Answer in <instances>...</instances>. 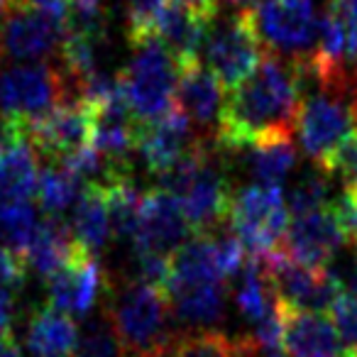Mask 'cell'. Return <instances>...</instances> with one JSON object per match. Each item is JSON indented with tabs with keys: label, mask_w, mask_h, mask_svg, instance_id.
Segmentation results:
<instances>
[{
	"label": "cell",
	"mask_w": 357,
	"mask_h": 357,
	"mask_svg": "<svg viewBox=\"0 0 357 357\" xmlns=\"http://www.w3.org/2000/svg\"><path fill=\"white\" fill-rule=\"evenodd\" d=\"M108 318L130 357H169L178 340L174 311L164 287L130 279L123 287L108 284Z\"/></svg>",
	"instance_id": "obj_2"
},
{
	"label": "cell",
	"mask_w": 357,
	"mask_h": 357,
	"mask_svg": "<svg viewBox=\"0 0 357 357\" xmlns=\"http://www.w3.org/2000/svg\"><path fill=\"white\" fill-rule=\"evenodd\" d=\"M301 98V74L294 59L267 52L257 69L225 96L215 144L233 152L269 137L294 135Z\"/></svg>",
	"instance_id": "obj_1"
},
{
	"label": "cell",
	"mask_w": 357,
	"mask_h": 357,
	"mask_svg": "<svg viewBox=\"0 0 357 357\" xmlns=\"http://www.w3.org/2000/svg\"><path fill=\"white\" fill-rule=\"evenodd\" d=\"M235 350H238V357H291V355H284L282 350H267V347H259L252 337H238L235 340Z\"/></svg>",
	"instance_id": "obj_38"
},
{
	"label": "cell",
	"mask_w": 357,
	"mask_h": 357,
	"mask_svg": "<svg viewBox=\"0 0 357 357\" xmlns=\"http://www.w3.org/2000/svg\"><path fill=\"white\" fill-rule=\"evenodd\" d=\"M252 17L267 52L303 59L316 47L318 20L313 17V0H262L252 8Z\"/></svg>",
	"instance_id": "obj_7"
},
{
	"label": "cell",
	"mask_w": 357,
	"mask_h": 357,
	"mask_svg": "<svg viewBox=\"0 0 357 357\" xmlns=\"http://www.w3.org/2000/svg\"><path fill=\"white\" fill-rule=\"evenodd\" d=\"M169 3L167 0H125V15H128V40L130 45L142 37L154 35L157 20Z\"/></svg>",
	"instance_id": "obj_31"
},
{
	"label": "cell",
	"mask_w": 357,
	"mask_h": 357,
	"mask_svg": "<svg viewBox=\"0 0 357 357\" xmlns=\"http://www.w3.org/2000/svg\"><path fill=\"white\" fill-rule=\"evenodd\" d=\"M76 245L79 243L71 233V225H66L61 218L47 215L45 223L37 225L35 235H32L22 255H25V262L32 272L50 279L74 255Z\"/></svg>",
	"instance_id": "obj_19"
},
{
	"label": "cell",
	"mask_w": 357,
	"mask_h": 357,
	"mask_svg": "<svg viewBox=\"0 0 357 357\" xmlns=\"http://www.w3.org/2000/svg\"><path fill=\"white\" fill-rule=\"evenodd\" d=\"M201 139L204 137L196 132L189 115L178 108V105H174L172 110H167L159 118L139 123L137 149L142 154L149 172L162 174L172 164H176L184 154H189Z\"/></svg>",
	"instance_id": "obj_15"
},
{
	"label": "cell",
	"mask_w": 357,
	"mask_h": 357,
	"mask_svg": "<svg viewBox=\"0 0 357 357\" xmlns=\"http://www.w3.org/2000/svg\"><path fill=\"white\" fill-rule=\"evenodd\" d=\"M125 100L139 123H147L176 103L178 61L157 35L132 42V59L118 71Z\"/></svg>",
	"instance_id": "obj_3"
},
{
	"label": "cell",
	"mask_w": 357,
	"mask_h": 357,
	"mask_svg": "<svg viewBox=\"0 0 357 357\" xmlns=\"http://www.w3.org/2000/svg\"><path fill=\"white\" fill-rule=\"evenodd\" d=\"M37 149L25 132V125L6 123L0 137V199L27 201L37 194Z\"/></svg>",
	"instance_id": "obj_16"
},
{
	"label": "cell",
	"mask_w": 357,
	"mask_h": 357,
	"mask_svg": "<svg viewBox=\"0 0 357 357\" xmlns=\"http://www.w3.org/2000/svg\"><path fill=\"white\" fill-rule=\"evenodd\" d=\"M37 230V215L27 201L0 199V250L25 252Z\"/></svg>",
	"instance_id": "obj_27"
},
{
	"label": "cell",
	"mask_w": 357,
	"mask_h": 357,
	"mask_svg": "<svg viewBox=\"0 0 357 357\" xmlns=\"http://www.w3.org/2000/svg\"><path fill=\"white\" fill-rule=\"evenodd\" d=\"M206 66L225 89H235L259 66L267 54L262 37L255 27L252 10H238L213 25L206 35Z\"/></svg>",
	"instance_id": "obj_5"
},
{
	"label": "cell",
	"mask_w": 357,
	"mask_h": 357,
	"mask_svg": "<svg viewBox=\"0 0 357 357\" xmlns=\"http://www.w3.org/2000/svg\"><path fill=\"white\" fill-rule=\"evenodd\" d=\"M172 3L196 13V15H201L208 22H213L215 15H218V0H172Z\"/></svg>",
	"instance_id": "obj_39"
},
{
	"label": "cell",
	"mask_w": 357,
	"mask_h": 357,
	"mask_svg": "<svg viewBox=\"0 0 357 357\" xmlns=\"http://www.w3.org/2000/svg\"><path fill=\"white\" fill-rule=\"evenodd\" d=\"M228 223L250 257L262 259L279 250L289 228V206L282 186L250 184L240 189L233 194Z\"/></svg>",
	"instance_id": "obj_4"
},
{
	"label": "cell",
	"mask_w": 357,
	"mask_h": 357,
	"mask_svg": "<svg viewBox=\"0 0 357 357\" xmlns=\"http://www.w3.org/2000/svg\"><path fill=\"white\" fill-rule=\"evenodd\" d=\"M355 352H357V350H355Z\"/></svg>",
	"instance_id": "obj_46"
},
{
	"label": "cell",
	"mask_w": 357,
	"mask_h": 357,
	"mask_svg": "<svg viewBox=\"0 0 357 357\" xmlns=\"http://www.w3.org/2000/svg\"><path fill=\"white\" fill-rule=\"evenodd\" d=\"M176 105L189 115L191 125L201 137L215 142L225 105V86L199 59L178 64Z\"/></svg>",
	"instance_id": "obj_14"
},
{
	"label": "cell",
	"mask_w": 357,
	"mask_h": 357,
	"mask_svg": "<svg viewBox=\"0 0 357 357\" xmlns=\"http://www.w3.org/2000/svg\"><path fill=\"white\" fill-rule=\"evenodd\" d=\"M328 174H340L345 189L357 191V132H352L326 162Z\"/></svg>",
	"instance_id": "obj_35"
},
{
	"label": "cell",
	"mask_w": 357,
	"mask_h": 357,
	"mask_svg": "<svg viewBox=\"0 0 357 357\" xmlns=\"http://www.w3.org/2000/svg\"><path fill=\"white\" fill-rule=\"evenodd\" d=\"M13 308H15V294L0 284V335H8V333H10Z\"/></svg>",
	"instance_id": "obj_40"
},
{
	"label": "cell",
	"mask_w": 357,
	"mask_h": 357,
	"mask_svg": "<svg viewBox=\"0 0 357 357\" xmlns=\"http://www.w3.org/2000/svg\"><path fill=\"white\" fill-rule=\"evenodd\" d=\"M79 328L69 313L52 306L37 308L27 326V350L32 357H74Z\"/></svg>",
	"instance_id": "obj_18"
},
{
	"label": "cell",
	"mask_w": 357,
	"mask_h": 357,
	"mask_svg": "<svg viewBox=\"0 0 357 357\" xmlns=\"http://www.w3.org/2000/svg\"><path fill=\"white\" fill-rule=\"evenodd\" d=\"M328 8L340 15L347 30V61L357 64V0H331Z\"/></svg>",
	"instance_id": "obj_37"
},
{
	"label": "cell",
	"mask_w": 357,
	"mask_h": 357,
	"mask_svg": "<svg viewBox=\"0 0 357 357\" xmlns=\"http://www.w3.org/2000/svg\"><path fill=\"white\" fill-rule=\"evenodd\" d=\"M169 357H238L235 340L218 331H191L178 335Z\"/></svg>",
	"instance_id": "obj_30"
},
{
	"label": "cell",
	"mask_w": 357,
	"mask_h": 357,
	"mask_svg": "<svg viewBox=\"0 0 357 357\" xmlns=\"http://www.w3.org/2000/svg\"><path fill=\"white\" fill-rule=\"evenodd\" d=\"M64 98H71V93L56 64L8 66L0 71V115L6 123L27 125Z\"/></svg>",
	"instance_id": "obj_6"
},
{
	"label": "cell",
	"mask_w": 357,
	"mask_h": 357,
	"mask_svg": "<svg viewBox=\"0 0 357 357\" xmlns=\"http://www.w3.org/2000/svg\"><path fill=\"white\" fill-rule=\"evenodd\" d=\"M64 37L66 27L61 22L25 3H17L0 27V56L13 61H42L59 52Z\"/></svg>",
	"instance_id": "obj_12"
},
{
	"label": "cell",
	"mask_w": 357,
	"mask_h": 357,
	"mask_svg": "<svg viewBox=\"0 0 357 357\" xmlns=\"http://www.w3.org/2000/svg\"><path fill=\"white\" fill-rule=\"evenodd\" d=\"M174 318L186 323L189 328L215 326L225 316V284L208 282L194 287L169 289Z\"/></svg>",
	"instance_id": "obj_22"
},
{
	"label": "cell",
	"mask_w": 357,
	"mask_h": 357,
	"mask_svg": "<svg viewBox=\"0 0 357 357\" xmlns=\"http://www.w3.org/2000/svg\"><path fill=\"white\" fill-rule=\"evenodd\" d=\"M100 184H103L105 191V204H108L113 235L115 238L132 240L135 230H137L144 194H139V189L130 178V174H115V176L105 178Z\"/></svg>",
	"instance_id": "obj_25"
},
{
	"label": "cell",
	"mask_w": 357,
	"mask_h": 357,
	"mask_svg": "<svg viewBox=\"0 0 357 357\" xmlns=\"http://www.w3.org/2000/svg\"><path fill=\"white\" fill-rule=\"evenodd\" d=\"M17 3L20 0H0V27H3V22L10 17V13L17 8Z\"/></svg>",
	"instance_id": "obj_42"
},
{
	"label": "cell",
	"mask_w": 357,
	"mask_h": 357,
	"mask_svg": "<svg viewBox=\"0 0 357 357\" xmlns=\"http://www.w3.org/2000/svg\"><path fill=\"white\" fill-rule=\"evenodd\" d=\"M71 233H74L76 243L89 250L91 255L103 252L108 245L113 225H110L108 204H105V191L100 181H93L81 191L74 218H71Z\"/></svg>",
	"instance_id": "obj_21"
},
{
	"label": "cell",
	"mask_w": 357,
	"mask_h": 357,
	"mask_svg": "<svg viewBox=\"0 0 357 357\" xmlns=\"http://www.w3.org/2000/svg\"><path fill=\"white\" fill-rule=\"evenodd\" d=\"M27 262L25 255L15 250H0V284L17 294L27 282Z\"/></svg>",
	"instance_id": "obj_36"
},
{
	"label": "cell",
	"mask_w": 357,
	"mask_h": 357,
	"mask_svg": "<svg viewBox=\"0 0 357 357\" xmlns=\"http://www.w3.org/2000/svg\"><path fill=\"white\" fill-rule=\"evenodd\" d=\"M326 272L333 277V282L337 284L342 294L357 296V243L347 240L335 257L328 262Z\"/></svg>",
	"instance_id": "obj_33"
},
{
	"label": "cell",
	"mask_w": 357,
	"mask_h": 357,
	"mask_svg": "<svg viewBox=\"0 0 357 357\" xmlns=\"http://www.w3.org/2000/svg\"><path fill=\"white\" fill-rule=\"evenodd\" d=\"M93 108L81 98H64L45 115L25 125L35 149L50 162H61L71 152L91 144Z\"/></svg>",
	"instance_id": "obj_9"
},
{
	"label": "cell",
	"mask_w": 357,
	"mask_h": 357,
	"mask_svg": "<svg viewBox=\"0 0 357 357\" xmlns=\"http://www.w3.org/2000/svg\"><path fill=\"white\" fill-rule=\"evenodd\" d=\"M6 135V120H3V115H0V137Z\"/></svg>",
	"instance_id": "obj_44"
},
{
	"label": "cell",
	"mask_w": 357,
	"mask_h": 357,
	"mask_svg": "<svg viewBox=\"0 0 357 357\" xmlns=\"http://www.w3.org/2000/svg\"><path fill=\"white\" fill-rule=\"evenodd\" d=\"M245 245L240 243V238L228 230V233H213V255H215V264H218L220 274L225 279L228 277H238L245 267Z\"/></svg>",
	"instance_id": "obj_32"
},
{
	"label": "cell",
	"mask_w": 357,
	"mask_h": 357,
	"mask_svg": "<svg viewBox=\"0 0 357 357\" xmlns=\"http://www.w3.org/2000/svg\"><path fill=\"white\" fill-rule=\"evenodd\" d=\"M347 240L350 238H347L340 211H337L335 204L294 215V220L287 228V235H284L282 248L306 267L326 269L328 262L335 257L337 250Z\"/></svg>",
	"instance_id": "obj_10"
},
{
	"label": "cell",
	"mask_w": 357,
	"mask_h": 357,
	"mask_svg": "<svg viewBox=\"0 0 357 357\" xmlns=\"http://www.w3.org/2000/svg\"><path fill=\"white\" fill-rule=\"evenodd\" d=\"M230 6L238 8V10H252L255 6H257L259 0H228Z\"/></svg>",
	"instance_id": "obj_43"
},
{
	"label": "cell",
	"mask_w": 357,
	"mask_h": 357,
	"mask_svg": "<svg viewBox=\"0 0 357 357\" xmlns=\"http://www.w3.org/2000/svg\"><path fill=\"white\" fill-rule=\"evenodd\" d=\"M238 277L240 282L238 289H235V306L248 321L259 323L279 303V296L274 291L272 282H269V274L264 269L262 259L250 257V262L245 264Z\"/></svg>",
	"instance_id": "obj_24"
},
{
	"label": "cell",
	"mask_w": 357,
	"mask_h": 357,
	"mask_svg": "<svg viewBox=\"0 0 357 357\" xmlns=\"http://www.w3.org/2000/svg\"><path fill=\"white\" fill-rule=\"evenodd\" d=\"M340 333L326 313L289 308L284 347L291 357H335Z\"/></svg>",
	"instance_id": "obj_17"
},
{
	"label": "cell",
	"mask_w": 357,
	"mask_h": 357,
	"mask_svg": "<svg viewBox=\"0 0 357 357\" xmlns=\"http://www.w3.org/2000/svg\"><path fill=\"white\" fill-rule=\"evenodd\" d=\"M81 196V178L61 162H50L40 172L37 181V201L40 208L52 218H61Z\"/></svg>",
	"instance_id": "obj_26"
},
{
	"label": "cell",
	"mask_w": 357,
	"mask_h": 357,
	"mask_svg": "<svg viewBox=\"0 0 357 357\" xmlns=\"http://www.w3.org/2000/svg\"><path fill=\"white\" fill-rule=\"evenodd\" d=\"M208 25L211 22L196 13L169 3L159 15L154 35L169 47V52L176 56L178 64H184V61L199 59V50L201 45H206Z\"/></svg>",
	"instance_id": "obj_20"
},
{
	"label": "cell",
	"mask_w": 357,
	"mask_h": 357,
	"mask_svg": "<svg viewBox=\"0 0 357 357\" xmlns=\"http://www.w3.org/2000/svg\"><path fill=\"white\" fill-rule=\"evenodd\" d=\"M103 289H108V282L96 255L76 245L64 267L47 279V301L52 308L69 316H89Z\"/></svg>",
	"instance_id": "obj_11"
},
{
	"label": "cell",
	"mask_w": 357,
	"mask_h": 357,
	"mask_svg": "<svg viewBox=\"0 0 357 357\" xmlns=\"http://www.w3.org/2000/svg\"><path fill=\"white\" fill-rule=\"evenodd\" d=\"M74 357H130L120 340L118 331L110 323L108 313L103 318H96L89 323L86 333L79 337V345L74 350Z\"/></svg>",
	"instance_id": "obj_29"
},
{
	"label": "cell",
	"mask_w": 357,
	"mask_h": 357,
	"mask_svg": "<svg viewBox=\"0 0 357 357\" xmlns=\"http://www.w3.org/2000/svg\"><path fill=\"white\" fill-rule=\"evenodd\" d=\"M262 264L277 296L294 311H331L333 301L340 294L337 284L333 282L326 269L306 267L303 262L294 259L284 248L262 257Z\"/></svg>",
	"instance_id": "obj_8"
},
{
	"label": "cell",
	"mask_w": 357,
	"mask_h": 357,
	"mask_svg": "<svg viewBox=\"0 0 357 357\" xmlns=\"http://www.w3.org/2000/svg\"><path fill=\"white\" fill-rule=\"evenodd\" d=\"M248 152V172L252 174L255 184H269V186H282L284 178L291 174L296 167V147H294L291 135H279V137H269L262 142L252 144Z\"/></svg>",
	"instance_id": "obj_23"
},
{
	"label": "cell",
	"mask_w": 357,
	"mask_h": 357,
	"mask_svg": "<svg viewBox=\"0 0 357 357\" xmlns=\"http://www.w3.org/2000/svg\"><path fill=\"white\" fill-rule=\"evenodd\" d=\"M342 357H357V352H355V350H347V352H345V355H342Z\"/></svg>",
	"instance_id": "obj_45"
},
{
	"label": "cell",
	"mask_w": 357,
	"mask_h": 357,
	"mask_svg": "<svg viewBox=\"0 0 357 357\" xmlns=\"http://www.w3.org/2000/svg\"><path fill=\"white\" fill-rule=\"evenodd\" d=\"M328 313H331V321L335 323L337 333H340V340L350 350H357V296L340 291Z\"/></svg>",
	"instance_id": "obj_34"
},
{
	"label": "cell",
	"mask_w": 357,
	"mask_h": 357,
	"mask_svg": "<svg viewBox=\"0 0 357 357\" xmlns=\"http://www.w3.org/2000/svg\"><path fill=\"white\" fill-rule=\"evenodd\" d=\"M189 235L194 233L176 196L164 189L144 194L137 230L132 235V252H157L172 257L174 250L184 245Z\"/></svg>",
	"instance_id": "obj_13"
},
{
	"label": "cell",
	"mask_w": 357,
	"mask_h": 357,
	"mask_svg": "<svg viewBox=\"0 0 357 357\" xmlns=\"http://www.w3.org/2000/svg\"><path fill=\"white\" fill-rule=\"evenodd\" d=\"M0 357H22L20 345H17L10 333H8V335H0Z\"/></svg>",
	"instance_id": "obj_41"
},
{
	"label": "cell",
	"mask_w": 357,
	"mask_h": 357,
	"mask_svg": "<svg viewBox=\"0 0 357 357\" xmlns=\"http://www.w3.org/2000/svg\"><path fill=\"white\" fill-rule=\"evenodd\" d=\"M331 196V181H328V172L316 164L313 169H306L301 176L294 181V186L287 194V206L294 215L308 213V211H318L328 204Z\"/></svg>",
	"instance_id": "obj_28"
}]
</instances>
